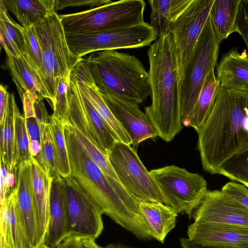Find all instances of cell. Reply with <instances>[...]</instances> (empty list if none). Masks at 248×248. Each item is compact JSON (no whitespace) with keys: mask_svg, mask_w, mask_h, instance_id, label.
I'll use <instances>...</instances> for the list:
<instances>
[{"mask_svg":"<svg viewBox=\"0 0 248 248\" xmlns=\"http://www.w3.org/2000/svg\"><path fill=\"white\" fill-rule=\"evenodd\" d=\"M217 78L224 88L248 93V55L237 48L224 53L217 64Z\"/></svg>","mask_w":248,"mask_h":248,"instance_id":"cell-18","label":"cell"},{"mask_svg":"<svg viewBox=\"0 0 248 248\" xmlns=\"http://www.w3.org/2000/svg\"><path fill=\"white\" fill-rule=\"evenodd\" d=\"M21 99L23 103L25 118L26 119L36 118L34 105L29 93L27 92L25 93Z\"/></svg>","mask_w":248,"mask_h":248,"instance_id":"cell-47","label":"cell"},{"mask_svg":"<svg viewBox=\"0 0 248 248\" xmlns=\"http://www.w3.org/2000/svg\"><path fill=\"white\" fill-rule=\"evenodd\" d=\"M0 248H7L4 237L0 235Z\"/></svg>","mask_w":248,"mask_h":248,"instance_id":"cell-50","label":"cell"},{"mask_svg":"<svg viewBox=\"0 0 248 248\" xmlns=\"http://www.w3.org/2000/svg\"><path fill=\"white\" fill-rule=\"evenodd\" d=\"M235 32L244 40L248 53V0H241L235 22Z\"/></svg>","mask_w":248,"mask_h":248,"instance_id":"cell-38","label":"cell"},{"mask_svg":"<svg viewBox=\"0 0 248 248\" xmlns=\"http://www.w3.org/2000/svg\"><path fill=\"white\" fill-rule=\"evenodd\" d=\"M149 172L160 191L163 203L174 209L178 214L192 217L208 190L204 177L175 165L152 170Z\"/></svg>","mask_w":248,"mask_h":248,"instance_id":"cell-8","label":"cell"},{"mask_svg":"<svg viewBox=\"0 0 248 248\" xmlns=\"http://www.w3.org/2000/svg\"><path fill=\"white\" fill-rule=\"evenodd\" d=\"M17 202L19 213L29 238L34 248L43 244L40 236L37 211L32 190L30 161L20 163L16 167Z\"/></svg>","mask_w":248,"mask_h":248,"instance_id":"cell-16","label":"cell"},{"mask_svg":"<svg viewBox=\"0 0 248 248\" xmlns=\"http://www.w3.org/2000/svg\"><path fill=\"white\" fill-rule=\"evenodd\" d=\"M219 41L209 16L194 49L185 74L178 83L183 125L188 126L190 117L204 80L217 63Z\"/></svg>","mask_w":248,"mask_h":248,"instance_id":"cell-6","label":"cell"},{"mask_svg":"<svg viewBox=\"0 0 248 248\" xmlns=\"http://www.w3.org/2000/svg\"><path fill=\"white\" fill-rule=\"evenodd\" d=\"M192 217L195 222L248 227V209L219 190H208Z\"/></svg>","mask_w":248,"mask_h":248,"instance_id":"cell-14","label":"cell"},{"mask_svg":"<svg viewBox=\"0 0 248 248\" xmlns=\"http://www.w3.org/2000/svg\"><path fill=\"white\" fill-rule=\"evenodd\" d=\"M188 238L206 243L248 245V227L214 223L194 222L188 226Z\"/></svg>","mask_w":248,"mask_h":248,"instance_id":"cell-17","label":"cell"},{"mask_svg":"<svg viewBox=\"0 0 248 248\" xmlns=\"http://www.w3.org/2000/svg\"><path fill=\"white\" fill-rule=\"evenodd\" d=\"M33 27L42 52L39 77L52 107L60 79L64 78L70 82L72 71L83 58L70 50L59 15L54 10Z\"/></svg>","mask_w":248,"mask_h":248,"instance_id":"cell-5","label":"cell"},{"mask_svg":"<svg viewBox=\"0 0 248 248\" xmlns=\"http://www.w3.org/2000/svg\"><path fill=\"white\" fill-rule=\"evenodd\" d=\"M191 0H149L151 12L150 25L158 38L167 34L172 22L187 7Z\"/></svg>","mask_w":248,"mask_h":248,"instance_id":"cell-27","label":"cell"},{"mask_svg":"<svg viewBox=\"0 0 248 248\" xmlns=\"http://www.w3.org/2000/svg\"><path fill=\"white\" fill-rule=\"evenodd\" d=\"M104 248H133L128 247L127 246H124L122 244H111Z\"/></svg>","mask_w":248,"mask_h":248,"instance_id":"cell-49","label":"cell"},{"mask_svg":"<svg viewBox=\"0 0 248 248\" xmlns=\"http://www.w3.org/2000/svg\"><path fill=\"white\" fill-rule=\"evenodd\" d=\"M108 157L123 187L139 203H163L155 180L130 145L116 141Z\"/></svg>","mask_w":248,"mask_h":248,"instance_id":"cell-10","label":"cell"},{"mask_svg":"<svg viewBox=\"0 0 248 248\" xmlns=\"http://www.w3.org/2000/svg\"><path fill=\"white\" fill-rule=\"evenodd\" d=\"M0 235L4 237L7 248H34L19 213L16 188L0 207Z\"/></svg>","mask_w":248,"mask_h":248,"instance_id":"cell-19","label":"cell"},{"mask_svg":"<svg viewBox=\"0 0 248 248\" xmlns=\"http://www.w3.org/2000/svg\"><path fill=\"white\" fill-rule=\"evenodd\" d=\"M147 55L151 96L145 113L158 137L170 141L183 128L181 114L177 65L173 41L170 32L151 45Z\"/></svg>","mask_w":248,"mask_h":248,"instance_id":"cell-2","label":"cell"},{"mask_svg":"<svg viewBox=\"0 0 248 248\" xmlns=\"http://www.w3.org/2000/svg\"><path fill=\"white\" fill-rule=\"evenodd\" d=\"M40 135L42 153L52 177L59 176L57 157L49 123H40Z\"/></svg>","mask_w":248,"mask_h":248,"instance_id":"cell-35","label":"cell"},{"mask_svg":"<svg viewBox=\"0 0 248 248\" xmlns=\"http://www.w3.org/2000/svg\"><path fill=\"white\" fill-rule=\"evenodd\" d=\"M180 242L182 248H248V245L233 246L202 243L193 241L188 238H181Z\"/></svg>","mask_w":248,"mask_h":248,"instance_id":"cell-42","label":"cell"},{"mask_svg":"<svg viewBox=\"0 0 248 248\" xmlns=\"http://www.w3.org/2000/svg\"><path fill=\"white\" fill-rule=\"evenodd\" d=\"M34 105L36 118L39 124L49 123L48 115L43 102V97L41 95H33L29 93Z\"/></svg>","mask_w":248,"mask_h":248,"instance_id":"cell-43","label":"cell"},{"mask_svg":"<svg viewBox=\"0 0 248 248\" xmlns=\"http://www.w3.org/2000/svg\"><path fill=\"white\" fill-rule=\"evenodd\" d=\"M23 28L9 16L3 0L0 1V44L6 55L19 57L25 54Z\"/></svg>","mask_w":248,"mask_h":248,"instance_id":"cell-29","label":"cell"},{"mask_svg":"<svg viewBox=\"0 0 248 248\" xmlns=\"http://www.w3.org/2000/svg\"><path fill=\"white\" fill-rule=\"evenodd\" d=\"M218 174L248 188V149L227 160L220 168Z\"/></svg>","mask_w":248,"mask_h":248,"instance_id":"cell-33","label":"cell"},{"mask_svg":"<svg viewBox=\"0 0 248 248\" xmlns=\"http://www.w3.org/2000/svg\"><path fill=\"white\" fill-rule=\"evenodd\" d=\"M56 248H104L98 245L95 239L90 237L69 235Z\"/></svg>","mask_w":248,"mask_h":248,"instance_id":"cell-39","label":"cell"},{"mask_svg":"<svg viewBox=\"0 0 248 248\" xmlns=\"http://www.w3.org/2000/svg\"><path fill=\"white\" fill-rule=\"evenodd\" d=\"M143 0L110 1L91 9L59 15L66 34L112 30L144 22Z\"/></svg>","mask_w":248,"mask_h":248,"instance_id":"cell-7","label":"cell"},{"mask_svg":"<svg viewBox=\"0 0 248 248\" xmlns=\"http://www.w3.org/2000/svg\"><path fill=\"white\" fill-rule=\"evenodd\" d=\"M83 61L102 94L138 105L150 94L148 72L135 56L104 50L91 53Z\"/></svg>","mask_w":248,"mask_h":248,"instance_id":"cell-4","label":"cell"},{"mask_svg":"<svg viewBox=\"0 0 248 248\" xmlns=\"http://www.w3.org/2000/svg\"><path fill=\"white\" fill-rule=\"evenodd\" d=\"M198 134L197 149L203 170L218 174L227 160L248 149V93L220 86Z\"/></svg>","mask_w":248,"mask_h":248,"instance_id":"cell-1","label":"cell"},{"mask_svg":"<svg viewBox=\"0 0 248 248\" xmlns=\"http://www.w3.org/2000/svg\"><path fill=\"white\" fill-rule=\"evenodd\" d=\"M10 93L6 87L1 84L0 86V125L3 124L7 108Z\"/></svg>","mask_w":248,"mask_h":248,"instance_id":"cell-45","label":"cell"},{"mask_svg":"<svg viewBox=\"0 0 248 248\" xmlns=\"http://www.w3.org/2000/svg\"><path fill=\"white\" fill-rule=\"evenodd\" d=\"M32 190L37 211L41 238L43 242L49 223V205L51 183L53 177L48 168L45 169L37 160H30Z\"/></svg>","mask_w":248,"mask_h":248,"instance_id":"cell-23","label":"cell"},{"mask_svg":"<svg viewBox=\"0 0 248 248\" xmlns=\"http://www.w3.org/2000/svg\"><path fill=\"white\" fill-rule=\"evenodd\" d=\"M61 182L68 235H83L95 239L104 228L103 210L72 175L61 177Z\"/></svg>","mask_w":248,"mask_h":248,"instance_id":"cell-12","label":"cell"},{"mask_svg":"<svg viewBox=\"0 0 248 248\" xmlns=\"http://www.w3.org/2000/svg\"><path fill=\"white\" fill-rule=\"evenodd\" d=\"M69 124L91 159L106 176L125 205L132 212L141 217L139 207V203L131 196L123 187L111 165L108 157L103 154L81 131L70 124Z\"/></svg>","mask_w":248,"mask_h":248,"instance_id":"cell-24","label":"cell"},{"mask_svg":"<svg viewBox=\"0 0 248 248\" xmlns=\"http://www.w3.org/2000/svg\"><path fill=\"white\" fill-rule=\"evenodd\" d=\"M16 104L14 94L10 93L5 120L0 125V160L4 164L8 172L13 173L18 165L15 132V107Z\"/></svg>","mask_w":248,"mask_h":248,"instance_id":"cell-26","label":"cell"},{"mask_svg":"<svg viewBox=\"0 0 248 248\" xmlns=\"http://www.w3.org/2000/svg\"><path fill=\"white\" fill-rule=\"evenodd\" d=\"M23 31L25 44V54L23 56L39 77L43 64L42 52L34 27L23 28Z\"/></svg>","mask_w":248,"mask_h":248,"instance_id":"cell-36","label":"cell"},{"mask_svg":"<svg viewBox=\"0 0 248 248\" xmlns=\"http://www.w3.org/2000/svg\"><path fill=\"white\" fill-rule=\"evenodd\" d=\"M69 115L68 124L81 131L108 156L117 140L73 71L69 91Z\"/></svg>","mask_w":248,"mask_h":248,"instance_id":"cell-11","label":"cell"},{"mask_svg":"<svg viewBox=\"0 0 248 248\" xmlns=\"http://www.w3.org/2000/svg\"><path fill=\"white\" fill-rule=\"evenodd\" d=\"M73 71L81 81L93 105L116 140L131 145V138L106 104L84 62H79Z\"/></svg>","mask_w":248,"mask_h":248,"instance_id":"cell-20","label":"cell"},{"mask_svg":"<svg viewBox=\"0 0 248 248\" xmlns=\"http://www.w3.org/2000/svg\"><path fill=\"white\" fill-rule=\"evenodd\" d=\"M214 0H191L170 24L176 53L178 83L183 78Z\"/></svg>","mask_w":248,"mask_h":248,"instance_id":"cell-13","label":"cell"},{"mask_svg":"<svg viewBox=\"0 0 248 248\" xmlns=\"http://www.w3.org/2000/svg\"><path fill=\"white\" fill-rule=\"evenodd\" d=\"M71 175L83 189L117 224L142 240L151 239L141 217L132 212L106 176L91 159L71 129L64 124Z\"/></svg>","mask_w":248,"mask_h":248,"instance_id":"cell-3","label":"cell"},{"mask_svg":"<svg viewBox=\"0 0 248 248\" xmlns=\"http://www.w3.org/2000/svg\"><path fill=\"white\" fill-rule=\"evenodd\" d=\"M248 209V188L236 182H229L221 190Z\"/></svg>","mask_w":248,"mask_h":248,"instance_id":"cell-40","label":"cell"},{"mask_svg":"<svg viewBox=\"0 0 248 248\" xmlns=\"http://www.w3.org/2000/svg\"><path fill=\"white\" fill-rule=\"evenodd\" d=\"M7 65L21 98L27 92L41 95L48 100V96L38 75L23 55L19 57L7 56Z\"/></svg>","mask_w":248,"mask_h":248,"instance_id":"cell-25","label":"cell"},{"mask_svg":"<svg viewBox=\"0 0 248 248\" xmlns=\"http://www.w3.org/2000/svg\"><path fill=\"white\" fill-rule=\"evenodd\" d=\"M38 248H52L51 247H49L46 245L43 244L42 245H41Z\"/></svg>","mask_w":248,"mask_h":248,"instance_id":"cell-51","label":"cell"},{"mask_svg":"<svg viewBox=\"0 0 248 248\" xmlns=\"http://www.w3.org/2000/svg\"><path fill=\"white\" fill-rule=\"evenodd\" d=\"M16 181V179L14 173L8 172L6 178V184L8 190L10 188L14 186Z\"/></svg>","mask_w":248,"mask_h":248,"instance_id":"cell-48","label":"cell"},{"mask_svg":"<svg viewBox=\"0 0 248 248\" xmlns=\"http://www.w3.org/2000/svg\"><path fill=\"white\" fill-rule=\"evenodd\" d=\"M26 124L30 141L35 140L41 142L40 124L37 118L26 119Z\"/></svg>","mask_w":248,"mask_h":248,"instance_id":"cell-44","label":"cell"},{"mask_svg":"<svg viewBox=\"0 0 248 248\" xmlns=\"http://www.w3.org/2000/svg\"><path fill=\"white\" fill-rule=\"evenodd\" d=\"M69 88L70 82L65 78H61L52 107L53 110L52 115L64 124L69 122Z\"/></svg>","mask_w":248,"mask_h":248,"instance_id":"cell-37","label":"cell"},{"mask_svg":"<svg viewBox=\"0 0 248 248\" xmlns=\"http://www.w3.org/2000/svg\"><path fill=\"white\" fill-rule=\"evenodd\" d=\"M241 0H214L209 16L221 42L235 32V22Z\"/></svg>","mask_w":248,"mask_h":248,"instance_id":"cell-31","label":"cell"},{"mask_svg":"<svg viewBox=\"0 0 248 248\" xmlns=\"http://www.w3.org/2000/svg\"><path fill=\"white\" fill-rule=\"evenodd\" d=\"M8 174V171L1 160H0V207H2L7 199V193L8 191L6 184V178Z\"/></svg>","mask_w":248,"mask_h":248,"instance_id":"cell-46","label":"cell"},{"mask_svg":"<svg viewBox=\"0 0 248 248\" xmlns=\"http://www.w3.org/2000/svg\"><path fill=\"white\" fill-rule=\"evenodd\" d=\"M101 95L113 115L131 138L134 146L148 139L158 137L149 118L140 110L138 104Z\"/></svg>","mask_w":248,"mask_h":248,"instance_id":"cell-15","label":"cell"},{"mask_svg":"<svg viewBox=\"0 0 248 248\" xmlns=\"http://www.w3.org/2000/svg\"><path fill=\"white\" fill-rule=\"evenodd\" d=\"M49 124L55 147L59 175L66 178L71 175L72 170L64 135V124L49 116Z\"/></svg>","mask_w":248,"mask_h":248,"instance_id":"cell-32","label":"cell"},{"mask_svg":"<svg viewBox=\"0 0 248 248\" xmlns=\"http://www.w3.org/2000/svg\"><path fill=\"white\" fill-rule=\"evenodd\" d=\"M110 0H55L54 11L60 10L68 7L88 6L98 7L109 2Z\"/></svg>","mask_w":248,"mask_h":248,"instance_id":"cell-41","label":"cell"},{"mask_svg":"<svg viewBox=\"0 0 248 248\" xmlns=\"http://www.w3.org/2000/svg\"><path fill=\"white\" fill-rule=\"evenodd\" d=\"M66 37L70 50L80 58L97 51L142 47L158 39L154 29L145 22L112 30L66 34Z\"/></svg>","mask_w":248,"mask_h":248,"instance_id":"cell-9","label":"cell"},{"mask_svg":"<svg viewBox=\"0 0 248 248\" xmlns=\"http://www.w3.org/2000/svg\"><path fill=\"white\" fill-rule=\"evenodd\" d=\"M49 223L44 244L56 248L68 235L61 177L52 179L49 199Z\"/></svg>","mask_w":248,"mask_h":248,"instance_id":"cell-21","label":"cell"},{"mask_svg":"<svg viewBox=\"0 0 248 248\" xmlns=\"http://www.w3.org/2000/svg\"><path fill=\"white\" fill-rule=\"evenodd\" d=\"M15 132L18 165L22 162L30 161L31 157L29 152L30 140L26 118L21 115L16 104L15 107Z\"/></svg>","mask_w":248,"mask_h":248,"instance_id":"cell-34","label":"cell"},{"mask_svg":"<svg viewBox=\"0 0 248 248\" xmlns=\"http://www.w3.org/2000/svg\"><path fill=\"white\" fill-rule=\"evenodd\" d=\"M7 10L16 17L20 25L28 28L54 10L55 0H3Z\"/></svg>","mask_w":248,"mask_h":248,"instance_id":"cell-28","label":"cell"},{"mask_svg":"<svg viewBox=\"0 0 248 248\" xmlns=\"http://www.w3.org/2000/svg\"><path fill=\"white\" fill-rule=\"evenodd\" d=\"M220 87V82L215 75L214 69H213L204 80L188 124V126L193 128L197 133L212 109Z\"/></svg>","mask_w":248,"mask_h":248,"instance_id":"cell-30","label":"cell"},{"mask_svg":"<svg viewBox=\"0 0 248 248\" xmlns=\"http://www.w3.org/2000/svg\"><path fill=\"white\" fill-rule=\"evenodd\" d=\"M139 207L148 235L163 243L167 235L176 225L178 213L161 202H141Z\"/></svg>","mask_w":248,"mask_h":248,"instance_id":"cell-22","label":"cell"}]
</instances>
